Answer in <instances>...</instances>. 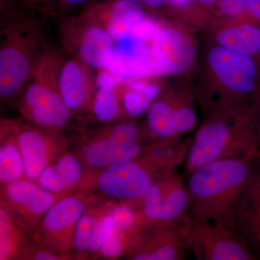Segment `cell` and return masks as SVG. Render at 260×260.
Here are the masks:
<instances>
[{
  "label": "cell",
  "instance_id": "cell-8",
  "mask_svg": "<svg viewBox=\"0 0 260 260\" xmlns=\"http://www.w3.org/2000/svg\"><path fill=\"white\" fill-rule=\"evenodd\" d=\"M176 84L164 91L146 112V130L153 140L181 138L198 122L194 87Z\"/></svg>",
  "mask_w": 260,
  "mask_h": 260
},
{
  "label": "cell",
  "instance_id": "cell-35",
  "mask_svg": "<svg viewBox=\"0 0 260 260\" xmlns=\"http://www.w3.org/2000/svg\"><path fill=\"white\" fill-rule=\"evenodd\" d=\"M219 0H194L195 8L204 22L205 27L213 17Z\"/></svg>",
  "mask_w": 260,
  "mask_h": 260
},
{
  "label": "cell",
  "instance_id": "cell-31",
  "mask_svg": "<svg viewBox=\"0 0 260 260\" xmlns=\"http://www.w3.org/2000/svg\"><path fill=\"white\" fill-rule=\"evenodd\" d=\"M167 8L176 20L202 30L203 21L195 8L194 0H167Z\"/></svg>",
  "mask_w": 260,
  "mask_h": 260
},
{
  "label": "cell",
  "instance_id": "cell-9",
  "mask_svg": "<svg viewBox=\"0 0 260 260\" xmlns=\"http://www.w3.org/2000/svg\"><path fill=\"white\" fill-rule=\"evenodd\" d=\"M61 44L70 57L75 58L96 71L109 70L116 57V42L93 19L80 13L60 24Z\"/></svg>",
  "mask_w": 260,
  "mask_h": 260
},
{
  "label": "cell",
  "instance_id": "cell-13",
  "mask_svg": "<svg viewBox=\"0 0 260 260\" xmlns=\"http://www.w3.org/2000/svg\"><path fill=\"white\" fill-rule=\"evenodd\" d=\"M1 206L15 223L32 241L37 235L38 225L48 210L64 198L44 189L28 178L1 186Z\"/></svg>",
  "mask_w": 260,
  "mask_h": 260
},
{
  "label": "cell",
  "instance_id": "cell-20",
  "mask_svg": "<svg viewBox=\"0 0 260 260\" xmlns=\"http://www.w3.org/2000/svg\"><path fill=\"white\" fill-rule=\"evenodd\" d=\"M147 143H116L113 140L91 137L82 145L78 154L85 165L86 172H96L115 164L136 158Z\"/></svg>",
  "mask_w": 260,
  "mask_h": 260
},
{
  "label": "cell",
  "instance_id": "cell-25",
  "mask_svg": "<svg viewBox=\"0 0 260 260\" xmlns=\"http://www.w3.org/2000/svg\"><path fill=\"white\" fill-rule=\"evenodd\" d=\"M117 202L109 200L102 203L99 200L97 203L89 206L83 215L80 217L75 231L73 253L77 257L87 256L90 237L95 222L99 217L110 211L114 208Z\"/></svg>",
  "mask_w": 260,
  "mask_h": 260
},
{
  "label": "cell",
  "instance_id": "cell-32",
  "mask_svg": "<svg viewBox=\"0 0 260 260\" xmlns=\"http://www.w3.org/2000/svg\"><path fill=\"white\" fill-rule=\"evenodd\" d=\"M113 209L99 217L95 222L90 237L87 256H95L103 244L112 235L114 229L112 215Z\"/></svg>",
  "mask_w": 260,
  "mask_h": 260
},
{
  "label": "cell",
  "instance_id": "cell-30",
  "mask_svg": "<svg viewBox=\"0 0 260 260\" xmlns=\"http://www.w3.org/2000/svg\"><path fill=\"white\" fill-rule=\"evenodd\" d=\"M135 228L129 232H123L114 229L112 235L103 244L95 254V257L107 259H115L125 255L130 245Z\"/></svg>",
  "mask_w": 260,
  "mask_h": 260
},
{
  "label": "cell",
  "instance_id": "cell-17",
  "mask_svg": "<svg viewBox=\"0 0 260 260\" xmlns=\"http://www.w3.org/2000/svg\"><path fill=\"white\" fill-rule=\"evenodd\" d=\"M97 73L75 58L63 61L59 75V91L73 115L90 110L96 91Z\"/></svg>",
  "mask_w": 260,
  "mask_h": 260
},
{
  "label": "cell",
  "instance_id": "cell-29",
  "mask_svg": "<svg viewBox=\"0 0 260 260\" xmlns=\"http://www.w3.org/2000/svg\"><path fill=\"white\" fill-rule=\"evenodd\" d=\"M54 165L72 193L78 191L86 169L79 155L66 151L54 160Z\"/></svg>",
  "mask_w": 260,
  "mask_h": 260
},
{
  "label": "cell",
  "instance_id": "cell-1",
  "mask_svg": "<svg viewBox=\"0 0 260 260\" xmlns=\"http://www.w3.org/2000/svg\"><path fill=\"white\" fill-rule=\"evenodd\" d=\"M194 71L196 102L206 116L251 105L260 85V61L207 40Z\"/></svg>",
  "mask_w": 260,
  "mask_h": 260
},
{
  "label": "cell",
  "instance_id": "cell-5",
  "mask_svg": "<svg viewBox=\"0 0 260 260\" xmlns=\"http://www.w3.org/2000/svg\"><path fill=\"white\" fill-rule=\"evenodd\" d=\"M64 58L49 47L44 51L20 96L17 109L22 119L38 127L62 132L73 114L65 105L59 87Z\"/></svg>",
  "mask_w": 260,
  "mask_h": 260
},
{
  "label": "cell",
  "instance_id": "cell-21",
  "mask_svg": "<svg viewBox=\"0 0 260 260\" xmlns=\"http://www.w3.org/2000/svg\"><path fill=\"white\" fill-rule=\"evenodd\" d=\"M234 231L260 257V165L234 218Z\"/></svg>",
  "mask_w": 260,
  "mask_h": 260
},
{
  "label": "cell",
  "instance_id": "cell-33",
  "mask_svg": "<svg viewBox=\"0 0 260 260\" xmlns=\"http://www.w3.org/2000/svg\"><path fill=\"white\" fill-rule=\"evenodd\" d=\"M36 181L44 189L54 194L62 197L73 194L68 189L66 183L58 172L54 162L48 166L41 172Z\"/></svg>",
  "mask_w": 260,
  "mask_h": 260
},
{
  "label": "cell",
  "instance_id": "cell-3",
  "mask_svg": "<svg viewBox=\"0 0 260 260\" xmlns=\"http://www.w3.org/2000/svg\"><path fill=\"white\" fill-rule=\"evenodd\" d=\"M28 8L1 5L0 96L8 103L17 100L48 45L42 21Z\"/></svg>",
  "mask_w": 260,
  "mask_h": 260
},
{
  "label": "cell",
  "instance_id": "cell-7",
  "mask_svg": "<svg viewBox=\"0 0 260 260\" xmlns=\"http://www.w3.org/2000/svg\"><path fill=\"white\" fill-rule=\"evenodd\" d=\"M195 30L176 19L160 20L150 43L155 78L184 77L194 71L200 51Z\"/></svg>",
  "mask_w": 260,
  "mask_h": 260
},
{
  "label": "cell",
  "instance_id": "cell-2",
  "mask_svg": "<svg viewBox=\"0 0 260 260\" xmlns=\"http://www.w3.org/2000/svg\"><path fill=\"white\" fill-rule=\"evenodd\" d=\"M259 165L260 154H256L215 160L191 173L187 185L190 216L233 230L238 208Z\"/></svg>",
  "mask_w": 260,
  "mask_h": 260
},
{
  "label": "cell",
  "instance_id": "cell-12",
  "mask_svg": "<svg viewBox=\"0 0 260 260\" xmlns=\"http://www.w3.org/2000/svg\"><path fill=\"white\" fill-rule=\"evenodd\" d=\"M191 199L187 186L177 170L155 181L135 211L138 224L180 223L190 215Z\"/></svg>",
  "mask_w": 260,
  "mask_h": 260
},
{
  "label": "cell",
  "instance_id": "cell-15",
  "mask_svg": "<svg viewBox=\"0 0 260 260\" xmlns=\"http://www.w3.org/2000/svg\"><path fill=\"white\" fill-rule=\"evenodd\" d=\"M15 124L25 177L36 181L46 167L68 151V140L62 132L38 127L22 119H15Z\"/></svg>",
  "mask_w": 260,
  "mask_h": 260
},
{
  "label": "cell",
  "instance_id": "cell-23",
  "mask_svg": "<svg viewBox=\"0 0 260 260\" xmlns=\"http://www.w3.org/2000/svg\"><path fill=\"white\" fill-rule=\"evenodd\" d=\"M25 168L15 133V119L0 122V184L1 186L23 179Z\"/></svg>",
  "mask_w": 260,
  "mask_h": 260
},
{
  "label": "cell",
  "instance_id": "cell-27",
  "mask_svg": "<svg viewBox=\"0 0 260 260\" xmlns=\"http://www.w3.org/2000/svg\"><path fill=\"white\" fill-rule=\"evenodd\" d=\"M28 239L8 212L0 208V259H15Z\"/></svg>",
  "mask_w": 260,
  "mask_h": 260
},
{
  "label": "cell",
  "instance_id": "cell-40",
  "mask_svg": "<svg viewBox=\"0 0 260 260\" xmlns=\"http://www.w3.org/2000/svg\"><path fill=\"white\" fill-rule=\"evenodd\" d=\"M49 3L52 7L53 10H55L57 9V3H56V0H49Z\"/></svg>",
  "mask_w": 260,
  "mask_h": 260
},
{
  "label": "cell",
  "instance_id": "cell-28",
  "mask_svg": "<svg viewBox=\"0 0 260 260\" xmlns=\"http://www.w3.org/2000/svg\"><path fill=\"white\" fill-rule=\"evenodd\" d=\"M92 137L121 143L133 142L145 143L146 139L153 140L146 129H142L133 121H119L113 124H107L97 129Z\"/></svg>",
  "mask_w": 260,
  "mask_h": 260
},
{
  "label": "cell",
  "instance_id": "cell-14",
  "mask_svg": "<svg viewBox=\"0 0 260 260\" xmlns=\"http://www.w3.org/2000/svg\"><path fill=\"white\" fill-rule=\"evenodd\" d=\"M186 251L180 223L137 224L124 256L129 260H181Z\"/></svg>",
  "mask_w": 260,
  "mask_h": 260
},
{
  "label": "cell",
  "instance_id": "cell-10",
  "mask_svg": "<svg viewBox=\"0 0 260 260\" xmlns=\"http://www.w3.org/2000/svg\"><path fill=\"white\" fill-rule=\"evenodd\" d=\"M89 191H77L56 201L38 225L34 242L51 251L73 256L75 231L80 217L89 206L102 200Z\"/></svg>",
  "mask_w": 260,
  "mask_h": 260
},
{
  "label": "cell",
  "instance_id": "cell-37",
  "mask_svg": "<svg viewBox=\"0 0 260 260\" xmlns=\"http://www.w3.org/2000/svg\"><path fill=\"white\" fill-rule=\"evenodd\" d=\"M141 5L148 13L152 14L160 11L162 8H167V0H130Z\"/></svg>",
  "mask_w": 260,
  "mask_h": 260
},
{
  "label": "cell",
  "instance_id": "cell-19",
  "mask_svg": "<svg viewBox=\"0 0 260 260\" xmlns=\"http://www.w3.org/2000/svg\"><path fill=\"white\" fill-rule=\"evenodd\" d=\"M116 44L115 60L109 70L119 79L155 78L150 44L129 35Z\"/></svg>",
  "mask_w": 260,
  "mask_h": 260
},
{
  "label": "cell",
  "instance_id": "cell-18",
  "mask_svg": "<svg viewBox=\"0 0 260 260\" xmlns=\"http://www.w3.org/2000/svg\"><path fill=\"white\" fill-rule=\"evenodd\" d=\"M203 30L209 42L260 61V27L212 18Z\"/></svg>",
  "mask_w": 260,
  "mask_h": 260
},
{
  "label": "cell",
  "instance_id": "cell-39",
  "mask_svg": "<svg viewBox=\"0 0 260 260\" xmlns=\"http://www.w3.org/2000/svg\"><path fill=\"white\" fill-rule=\"evenodd\" d=\"M251 105H252L254 109V112H255L260 130V85L259 88H258L257 91H256L255 95H254L252 102H251Z\"/></svg>",
  "mask_w": 260,
  "mask_h": 260
},
{
  "label": "cell",
  "instance_id": "cell-26",
  "mask_svg": "<svg viewBox=\"0 0 260 260\" xmlns=\"http://www.w3.org/2000/svg\"><path fill=\"white\" fill-rule=\"evenodd\" d=\"M213 17L260 27V0H219Z\"/></svg>",
  "mask_w": 260,
  "mask_h": 260
},
{
  "label": "cell",
  "instance_id": "cell-24",
  "mask_svg": "<svg viewBox=\"0 0 260 260\" xmlns=\"http://www.w3.org/2000/svg\"><path fill=\"white\" fill-rule=\"evenodd\" d=\"M166 87L162 78H137L121 81L123 105L129 117L146 113Z\"/></svg>",
  "mask_w": 260,
  "mask_h": 260
},
{
  "label": "cell",
  "instance_id": "cell-38",
  "mask_svg": "<svg viewBox=\"0 0 260 260\" xmlns=\"http://www.w3.org/2000/svg\"><path fill=\"white\" fill-rule=\"evenodd\" d=\"M93 0H56L57 9L61 10H72L79 7H85V5L93 2Z\"/></svg>",
  "mask_w": 260,
  "mask_h": 260
},
{
  "label": "cell",
  "instance_id": "cell-11",
  "mask_svg": "<svg viewBox=\"0 0 260 260\" xmlns=\"http://www.w3.org/2000/svg\"><path fill=\"white\" fill-rule=\"evenodd\" d=\"M186 250L198 260H254V255L242 237L231 229L190 215L180 223Z\"/></svg>",
  "mask_w": 260,
  "mask_h": 260
},
{
  "label": "cell",
  "instance_id": "cell-34",
  "mask_svg": "<svg viewBox=\"0 0 260 260\" xmlns=\"http://www.w3.org/2000/svg\"><path fill=\"white\" fill-rule=\"evenodd\" d=\"M73 256L58 254L28 239L19 251L15 260H66Z\"/></svg>",
  "mask_w": 260,
  "mask_h": 260
},
{
  "label": "cell",
  "instance_id": "cell-16",
  "mask_svg": "<svg viewBox=\"0 0 260 260\" xmlns=\"http://www.w3.org/2000/svg\"><path fill=\"white\" fill-rule=\"evenodd\" d=\"M81 13L104 27L116 43L130 35L135 25L149 14L141 5L130 0H93Z\"/></svg>",
  "mask_w": 260,
  "mask_h": 260
},
{
  "label": "cell",
  "instance_id": "cell-6",
  "mask_svg": "<svg viewBox=\"0 0 260 260\" xmlns=\"http://www.w3.org/2000/svg\"><path fill=\"white\" fill-rule=\"evenodd\" d=\"M171 172L142 152L136 158L111 164L96 172H85L78 191H96L112 201L138 208L150 186Z\"/></svg>",
  "mask_w": 260,
  "mask_h": 260
},
{
  "label": "cell",
  "instance_id": "cell-36",
  "mask_svg": "<svg viewBox=\"0 0 260 260\" xmlns=\"http://www.w3.org/2000/svg\"><path fill=\"white\" fill-rule=\"evenodd\" d=\"M5 1V0H1V3ZM20 1L21 2V4L37 13H43V14L54 13L49 0H20Z\"/></svg>",
  "mask_w": 260,
  "mask_h": 260
},
{
  "label": "cell",
  "instance_id": "cell-22",
  "mask_svg": "<svg viewBox=\"0 0 260 260\" xmlns=\"http://www.w3.org/2000/svg\"><path fill=\"white\" fill-rule=\"evenodd\" d=\"M90 110L102 123L121 121L128 116L123 105L121 80L109 70L98 71L96 91Z\"/></svg>",
  "mask_w": 260,
  "mask_h": 260
},
{
  "label": "cell",
  "instance_id": "cell-4",
  "mask_svg": "<svg viewBox=\"0 0 260 260\" xmlns=\"http://www.w3.org/2000/svg\"><path fill=\"white\" fill-rule=\"evenodd\" d=\"M260 154V130L252 105L206 116L191 138L185 159L188 175L200 167L225 159Z\"/></svg>",
  "mask_w": 260,
  "mask_h": 260
}]
</instances>
